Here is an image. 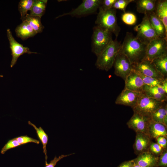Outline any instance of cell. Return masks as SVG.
<instances>
[{
  "label": "cell",
  "instance_id": "cell-3",
  "mask_svg": "<svg viewBox=\"0 0 167 167\" xmlns=\"http://www.w3.org/2000/svg\"><path fill=\"white\" fill-rule=\"evenodd\" d=\"M99 9L95 22L96 26L108 30L118 37L121 28L117 23L116 10L112 8L104 10L100 6Z\"/></svg>",
  "mask_w": 167,
  "mask_h": 167
},
{
  "label": "cell",
  "instance_id": "cell-19",
  "mask_svg": "<svg viewBox=\"0 0 167 167\" xmlns=\"http://www.w3.org/2000/svg\"><path fill=\"white\" fill-rule=\"evenodd\" d=\"M150 23L157 36L167 38V33L162 22L157 17L154 12L147 14Z\"/></svg>",
  "mask_w": 167,
  "mask_h": 167
},
{
  "label": "cell",
  "instance_id": "cell-8",
  "mask_svg": "<svg viewBox=\"0 0 167 167\" xmlns=\"http://www.w3.org/2000/svg\"><path fill=\"white\" fill-rule=\"evenodd\" d=\"M137 33L136 37L144 43L147 45L158 37L152 27L147 14L144 15L141 23L134 28Z\"/></svg>",
  "mask_w": 167,
  "mask_h": 167
},
{
  "label": "cell",
  "instance_id": "cell-34",
  "mask_svg": "<svg viewBox=\"0 0 167 167\" xmlns=\"http://www.w3.org/2000/svg\"><path fill=\"white\" fill-rule=\"evenodd\" d=\"M167 167V148L164 149L158 156L156 167Z\"/></svg>",
  "mask_w": 167,
  "mask_h": 167
},
{
  "label": "cell",
  "instance_id": "cell-11",
  "mask_svg": "<svg viewBox=\"0 0 167 167\" xmlns=\"http://www.w3.org/2000/svg\"><path fill=\"white\" fill-rule=\"evenodd\" d=\"M151 117L134 113L132 117L127 122L128 128L136 133L140 132L148 134V130Z\"/></svg>",
  "mask_w": 167,
  "mask_h": 167
},
{
  "label": "cell",
  "instance_id": "cell-9",
  "mask_svg": "<svg viewBox=\"0 0 167 167\" xmlns=\"http://www.w3.org/2000/svg\"><path fill=\"white\" fill-rule=\"evenodd\" d=\"M114 74L124 80L133 70L132 64L128 58L119 50L113 65Z\"/></svg>",
  "mask_w": 167,
  "mask_h": 167
},
{
  "label": "cell",
  "instance_id": "cell-30",
  "mask_svg": "<svg viewBox=\"0 0 167 167\" xmlns=\"http://www.w3.org/2000/svg\"><path fill=\"white\" fill-rule=\"evenodd\" d=\"M123 22L126 24H135L137 21V18L134 14L132 13L125 12L122 16Z\"/></svg>",
  "mask_w": 167,
  "mask_h": 167
},
{
  "label": "cell",
  "instance_id": "cell-6",
  "mask_svg": "<svg viewBox=\"0 0 167 167\" xmlns=\"http://www.w3.org/2000/svg\"><path fill=\"white\" fill-rule=\"evenodd\" d=\"M167 39L158 37L147 45L144 59L151 62L154 59L167 54Z\"/></svg>",
  "mask_w": 167,
  "mask_h": 167
},
{
  "label": "cell",
  "instance_id": "cell-4",
  "mask_svg": "<svg viewBox=\"0 0 167 167\" xmlns=\"http://www.w3.org/2000/svg\"><path fill=\"white\" fill-rule=\"evenodd\" d=\"M112 33L107 29L96 26L92 36V51L97 56L113 40Z\"/></svg>",
  "mask_w": 167,
  "mask_h": 167
},
{
  "label": "cell",
  "instance_id": "cell-17",
  "mask_svg": "<svg viewBox=\"0 0 167 167\" xmlns=\"http://www.w3.org/2000/svg\"><path fill=\"white\" fill-rule=\"evenodd\" d=\"M142 93L157 100L167 101V93L161 87L150 86L144 84Z\"/></svg>",
  "mask_w": 167,
  "mask_h": 167
},
{
  "label": "cell",
  "instance_id": "cell-5",
  "mask_svg": "<svg viewBox=\"0 0 167 167\" xmlns=\"http://www.w3.org/2000/svg\"><path fill=\"white\" fill-rule=\"evenodd\" d=\"M166 101H161L149 97L143 93H140L135 106L134 113L151 118L152 114Z\"/></svg>",
  "mask_w": 167,
  "mask_h": 167
},
{
  "label": "cell",
  "instance_id": "cell-20",
  "mask_svg": "<svg viewBox=\"0 0 167 167\" xmlns=\"http://www.w3.org/2000/svg\"><path fill=\"white\" fill-rule=\"evenodd\" d=\"M15 31L17 36L23 40L33 37L37 34L32 28L25 20L22 21V23L16 28Z\"/></svg>",
  "mask_w": 167,
  "mask_h": 167
},
{
  "label": "cell",
  "instance_id": "cell-37",
  "mask_svg": "<svg viewBox=\"0 0 167 167\" xmlns=\"http://www.w3.org/2000/svg\"><path fill=\"white\" fill-rule=\"evenodd\" d=\"M116 0H101L100 7L104 10L112 8V6Z\"/></svg>",
  "mask_w": 167,
  "mask_h": 167
},
{
  "label": "cell",
  "instance_id": "cell-12",
  "mask_svg": "<svg viewBox=\"0 0 167 167\" xmlns=\"http://www.w3.org/2000/svg\"><path fill=\"white\" fill-rule=\"evenodd\" d=\"M132 66L133 69L145 76L161 81L165 79L156 70L151 62L147 60L144 59L139 63L132 64Z\"/></svg>",
  "mask_w": 167,
  "mask_h": 167
},
{
  "label": "cell",
  "instance_id": "cell-22",
  "mask_svg": "<svg viewBox=\"0 0 167 167\" xmlns=\"http://www.w3.org/2000/svg\"><path fill=\"white\" fill-rule=\"evenodd\" d=\"M156 0H139L136 1L137 11L144 15L154 12L156 2Z\"/></svg>",
  "mask_w": 167,
  "mask_h": 167
},
{
  "label": "cell",
  "instance_id": "cell-36",
  "mask_svg": "<svg viewBox=\"0 0 167 167\" xmlns=\"http://www.w3.org/2000/svg\"><path fill=\"white\" fill-rule=\"evenodd\" d=\"M74 153H71L66 155H62L57 157L56 156H55L54 159L51 161L48 164L47 162H45V167H54L57 164V162L63 158L68 156L72 155Z\"/></svg>",
  "mask_w": 167,
  "mask_h": 167
},
{
  "label": "cell",
  "instance_id": "cell-14",
  "mask_svg": "<svg viewBox=\"0 0 167 167\" xmlns=\"http://www.w3.org/2000/svg\"><path fill=\"white\" fill-rule=\"evenodd\" d=\"M140 93L124 88L117 97L115 103L133 108L136 104Z\"/></svg>",
  "mask_w": 167,
  "mask_h": 167
},
{
  "label": "cell",
  "instance_id": "cell-15",
  "mask_svg": "<svg viewBox=\"0 0 167 167\" xmlns=\"http://www.w3.org/2000/svg\"><path fill=\"white\" fill-rule=\"evenodd\" d=\"M136 133L133 148L135 153L138 156L143 152L148 151L152 141L151 139L148 134L140 132Z\"/></svg>",
  "mask_w": 167,
  "mask_h": 167
},
{
  "label": "cell",
  "instance_id": "cell-16",
  "mask_svg": "<svg viewBox=\"0 0 167 167\" xmlns=\"http://www.w3.org/2000/svg\"><path fill=\"white\" fill-rule=\"evenodd\" d=\"M158 156L148 151L138 155L133 160L135 164L142 167H156Z\"/></svg>",
  "mask_w": 167,
  "mask_h": 167
},
{
  "label": "cell",
  "instance_id": "cell-18",
  "mask_svg": "<svg viewBox=\"0 0 167 167\" xmlns=\"http://www.w3.org/2000/svg\"><path fill=\"white\" fill-rule=\"evenodd\" d=\"M148 135L151 139H156L160 136L167 137V126L163 123L155 122L151 119L148 126Z\"/></svg>",
  "mask_w": 167,
  "mask_h": 167
},
{
  "label": "cell",
  "instance_id": "cell-13",
  "mask_svg": "<svg viewBox=\"0 0 167 167\" xmlns=\"http://www.w3.org/2000/svg\"><path fill=\"white\" fill-rule=\"evenodd\" d=\"M124 89L139 93H142L144 85L142 79L133 69L125 80Z\"/></svg>",
  "mask_w": 167,
  "mask_h": 167
},
{
  "label": "cell",
  "instance_id": "cell-23",
  "mask_svg": "<svg viewBox=\"0 0 167 167\" xmlns=\"http://www.w3.org/2000/svg\"><path fill=\"white\" fill-rule=\"evenodd\" d=\"M151 63L165 78L167 77V54L153 60Z\"/></svg>",
  "mask_w": 167,
  "mask_h": 167
},
{
  "label": "cell",
  "instance_id": "cell-33",
  "mask_svg": "<svg viewBox=\"0 0 167 167\" xmlns=\"http://www.w3.org/2000/svg\"><path fill=\"white\" fill-rule=\"evenodd\" d=\"M164 149L156 143L151 141L148 151L155 156H158L162 153Z\"/></svg>",
  "mask_w": 167,
  "mask_h": 167
},
{
  "label": "cell",
  "instance_id": "cell-32",
  "mask_svg": "<svg viewBox=\"0 0 167 167\" xmlns=\"http://www.w3.org/2000/svg\"><path fill=\"white\" fill-rule=\"evenodd\" d=\"M21 145L16 139L15 138L11 139L8 141L2 148L1 151V153L4 154L8 150Z\"/></svg>",
  "mask_w": 167,
  "mask_h": 167
},
{
  "label": "cell",
  "instance_id": "cell-2",
  "mask_svg": "<svg viewBox=\"0 0 167 167\" xmlns=\"http://www.w3.org/2000/svg\"><path fill=\"white\" fill-rule=\"evenodd\" d=\"M121 44L116 39L109 45L97 56L95 66L100 70L108 71L113 66L116 55Z\"/></svg>",
  "mask_w": 167,
  "mask_h": 167
},
{
  "label": "cell",
  "instance_id": "cell-28",
  "mask_svg": "<svg viewBox=\"0 0 167 167\" xmlns=\"http://www.w3.org/2000/svg\"><path fill=\"white\" fill-rule=\"evenodd\" d=\"M166 114H167L166 101L152 114L151 116V119L155 122L164 124V118Z\"/></svg>",
  "mask_w": 167,
  "mask_h": 167
},
{
  "label": "cell",
  "instance_id": "cell-41",
  "mask_svg": "<svg viewBox=\"0 0 167 167\" xmlns=\"http://www.w3.org/2000/svg\"><path fill=\"white\" fill-rule=\"evenodd\" d=\"M133 167H142L139 165H137L135 164H135L134 165V166Z\"/></svg>",
  "mask_w": 167,
  "mask_h": 167
},
{
  "label": "cell",
  "instance_id": "cell-7",
  "mask_svg": "<svg viewBox=\"0 0 167 167\" xmlns=\"http://www.w3.org/2000/svg\"><path fill=\"white\" fill-rule=\"evenodd\" d=\"M101 0H84L77 8L73 9L69 12L58 16L56 18L70 15L72 17H81L96 13L101 6Z\"/></svg>",
  "mask_w": 167,
  "mask_h": 167
},
{
  "label": "cell",
  "instance_id": "cell-10",
  "mask_svg": "<svg viewBox=\"0 0 167 167\" xmlns=\"http://www.w3.org/2000/svg\"><path fill=\"white\" fill-rule=\"evenodd\" d=\"M7 35L9 41L10 48L11 51L12 59L10 65L12 67L16 63L18 58L21 55L26 53L28 54H37L36 52L30 51L29 49L17 42L13 37L9 29L7 30Z\"/></svg>",
  "mask_w": 167,
  "mask_h": 167
},
{
  "label": "cell",
  "instance_id": "cell-39",
  "mask_svg": "<svg viewBox=\"0 0 167 167\" xmlns=\"http://www.w3.org/2000/svg\"><path fill=\"white\" fill-rule=\"evenodd\" d=\"M135 163L133 160L125 161L119 165L118 167H133Z\"/></svg>",
  "mask_w": 167,
  "mask_h": 167
},
{
  "label": "cell",
  "instance_id": "cell-24",
  "mask_svg": "<svg viewBox=\"0 0 167 167\" xmlns=\"http://www.w3.org/2000/svg\"><path fill=\"white\" fill-rule=\"evenodd\" d=\"M47 2L46 0H35L29 15L41 18L45 13Z\"/></svg>",
  "mask_w": 167,
  "mask_h": 167
},
{
  "label": "cell",
  "instance_id": "cell-42",
  "mask_svg": "<svg viewBox=\"0 0 167 167\" xmlns=\"http://www.w3.org/2000/svg\"><path fill=\"white\" fill-rule=\"evenodd\" d=\"M3 76L2 75H0V77H3Z\"/></svg>",
  "mask_w": 167,
  "mask_h": 167
},
{
  "label": "cell",
  "instance_id": "cell-21",
  "mask_svg": "<svg viewBox=\"0 0 167 167\" xmlns=\"http://www.w3.org/2000/svg\"><path fill=\"white\" fill-rule=\"evenodd\" d=\"M154 13L163 23L167 33V0L156 1Z\"/></svg>",
  "mask_w": 167,
  "mask_h": 167
},
{
  "label": "cell",
  "instance_id": "cell-26",
  "mask_svg": "<svg viewBox=\"0 0 167 167\" xmlns=\"http://www.w3.org/2000/svg\"><path fill=\"white\" fill-rule=\"evenodd\" d=\"M24 20L27 21L37 34L43 31L44 27L41 23V18L31 16L28 14Z\"/></svg>",
  "mask_w": 167,
  "mask_h": 167
},
{
  "label": "cell",
  "instance_id": "cell-27",
  "mask_svg": "<svg viewBox=\"0 0 167 167\" xmlns=\"http://www.w3.org/2000/svg\"><path fill=\"white\" fill-rule=\"evenodd\" d=\"M35 0H21L19 2L18 10L21 15V19L23 21L28 14L27 12L31 9Z\"/></svg>",
  "mask_w": 167,
  "mask_h": 167
},
{
  "label": "cell",
  "instance_id": "cell-29",
  "mask_svg": "<svg viewBox=\"0 0 167 167\" xmlns=\"http://www.w3.org/2000/svg\"><path fill=\"white\" fill-rule=\"evenodd\" d=\"M134 70L141 78L144 84L150 86H159L161 87L163 81L145 76L136 70Z\"/></svg>",
  "mask_w": 167,
  "mask_h": 167
},
{
  "label": "cell",
  "instance_id": "cell-38",
  "mask_svg": "<svg viewBox=\"0 0 167 167\" xmlns=\"http://www.w3.org/2000/svg\"><path fill=\"white\" fill-rule=\"evenodd\" d=\"M167 138L164 136H160L156 139V143L164 149L167 148Z\"/></svg>",
  "mask_w": 167,
  "mask_h": 167
},
{
  "label": "cell",
  "instance_id": "cell-40",
  "mask_svg": "<svg viewBox=\"0 0 167 167\" xmlns=\"http://www.w3.org/2000/svg\"><path fill=\"white\" fill-rule=\"evenodd\" d=\"M161 87L167 93V78H165L163 80Z\"/></svg>",
  "mask_w": 167,
  "mask_h": 167
},
{
  "label": "cell",
  "instance_id": "cell-31",
  "mask_svg": "<svg viewBox=\"0 0 167 167\" xmlns=\"http://www.w3.org/2000/svg\"><path fill=\"white\" fill-rule=\"evenodd\" d=\"M133 0H116L113 5L112 8L115 9H119L123 11L124 13L127 5Z\"/></svg>",
  "mask_w": 167,
  "mask_h": 167
},
{
  "label": "cell",
  "instance_id": "cell-35",
  "mask_svg": "<svg viewBox=\"0 0 167 167\" xmlns=\"http://www.w3.org/2000/svg\"><path fill=\"white\" fill-rule=\"evenodd\" d=\"M18 142L21 145L29 143H33L37 144L40 143L39 140L34 139L27 135H23L15 138Z\"/></svg>",
  "mask_w": 167,
  "mask_h": 167
},
{
  "label": "cell",
  "instance_id": "cell-25",
  "mask_svg": "<svg viewBox=\"0 0 167 167\" xmlns=\"http://www.w3.org/2000/svg\"><path fill=\"white\" fill-rule=\"evenodd\" d=\"M28 124L32 126L36 131L37 136L43 145V152L45 156V162H47V156L46 146L48 141V135L41 127L38 128L30 121L28 122Z\"/></svg>",
  "mask_w": 167,
  "mask_h": 167
},
{
  "label": "cell",
  "instance_id": "cell-1",
  "mask_svg": "<svg viewBox=\"0 0 167 167\" xmlns=\"http://www.w3.org/2000/svg\"><path fill=\"white\" fill-rule=\"evenodd\" d=\"M147 46L132 33L127 32L119 51L128 58L132 64H134L144 59Z\"/></svg>",
  "mask_w": 167,
  "mask_h": 167
}]
</instances>
